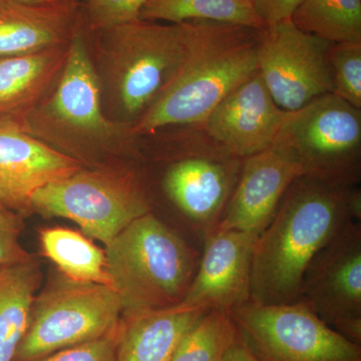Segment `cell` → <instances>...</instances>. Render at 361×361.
<instances>
[{"instance_id":"obj_9","label":"cell","mask_w":361,"mask_h":361,"mask_svg":"<svg viewBox=\"0 0 361 361\" xmlns=\"http://www.w3.org/2000/svg\"><path fill=\"white\" fill-rule=\"evenodd\" d=\"M275 142L293 151L305 175L336 186H360L361 110L336 94L289 111Z\"/></svg>"},{"instance_id":"obj_5","label":"cell","mask_w":361,"mask_h":361,"mask_svg":"<svg viewBox=\"0 0 361 361\" xmlns=\"http://www.w3.org/2000/svg\"><path fill=\"white\" fill-rule=\"evenodd\" d=\"M141 157L161 168L159 189L186 230L185 239L203 250L217 230L243 167L202 127L166 128L139 137Z\"/></svg>"},{"instance_id":"obj_2","label":"cell","mask_w":361,"mask_h":361,"mask_svg":"<svg viewBox=\"0 0 361 361\" xmlns=\"http://www.w3.org/2000/svg\"><path fill=\"white\" fill-rule=\"evenodd\" d=\"M20 129L84 168L141 160L137 137L104 114L82 14L58 82Z\"/></svg>"},{"instance_id":"obj_29","label":"cell","mask_w":361,"mask_h":361,"mask_svg":"<svg viewBox=\"0 0 361 361\" xmlns=\"http://www.w3.org/2000/svg\"><path fill=\"white\" fill-rule=\"evenodd\" d=\"M259 18L266 26L291 21L303 0H252Z\"/></svg>"},{"instance_id":"obj_28","label":"cell","mask_w":361,"mask_h":361,"mask_svg":"<svg viewBox=\"0 0 361 361\" xmlns=\"http://www.w3.org/2000/svg\"><path fill=\"white\" fill-rule=\"evenodd\" d=\"M23 221L11 211L0 212V268L32 257L20 242Z\"/></svg>"},{"instance_id":"obj_13","label":"cell","mask_w":361,"mask_h":361,"mask_svg":"<svg viewBox=\"0 0 361 361\" xmlns=\"http://www.w3.org/2000/svg\"><path fill=\"white\" fill-rule=\"evenodd\" d=\"M303 175L295 154L279 142L245 159L216 231L235 230L259 236L272 221L292 183Z\"/></svg>"},{"instance_id":"obj_32","label":"cell","mask_w":361,"mask_h":361,"mask_svg":"<svg viewBox=\"0 0 361 361\" xmlns=\"http://www.w3.org/2000/svg\"><path fill=\"white\" fill-rule=\"evenodd\" d=\"M59 1L65 2V4H73V6H80V0H59Z\"/></svg>"},{"instance_id":"obj_14","label":"cell","mask_w":361,"mask_h":361,"mask_svg":"<svg viewBox=\"0 0 361 361\" xmlns=\"http://www.w3.org/2000/svg\"><path fill=\"white\" fill-rule=\"evenodd\" d=\"M252 233L216 231L204 245L183 310H226L250 301L252 260L258 239Z\"/></svg>"},{"instance_id":"obj_17","label":"cell","mask_w":361,"mask_h":361,"mask_svg":"<svg viewBox=\"0 0 361 361\" xmlns=\"http://www.w3.org/2000/svg\"><path fill=\"white\" fill-rule=\"evenodd\" d=\"M68 49L70 44L0 58V123L21 127L58 82Z\"/></svg>"},{"instance_id":"obj_24","label":"cell","mask_w":361,"mask_h":361,"mask_svg":"<svg viewBox=\"0 0 361 361\" xmlns=\"http://www.w3.org/2000/svg\"><path fill=\"white\" fill-rule=\"evenodd\" d=\"M238 339L230 311H206L180 338L170 361H224Z\"/></svg>"},{"instance_id":"obj_10","label":"cell","mask_w":361,"mask_h":361,"mask_svg":"<svg viewBox=\"0 0 361 361\" xmlns=\"http://www.w3.org/2000/svg\"><path fill=\"white\" fill-rule=\"evenodd\" d=\"M230 313L240 339L258 361H361V346L301 300L281 305L248 301Z\"/></svg>"},{"instance_id":"obj_16","label":"cell","mask_w":361,"mask_h":361,"mask_svg":"<svg viewBox=\"0 0 361 361\" xmlns=\"http://www.w3.org/2000/svg\"><path fill=\"white\" fill-rule=\"evenodd\" d=\"M82 168L20 128L0 123V203L21 219L33 214L35 192Z\"/></svg>"},{"instance_id":"obj_20","label":"cell","mask_w":361,"mask_h":361,"mask_svg":"<svg viewBox=\"0 0 361 361\" xmlns=\"http://www.w3.org/2000/svg\"><path fill=\"white\" fill-rule=\"evenodd\" d=\"M42 280L39 261L33 256L0 268V361L14 360Z\"/></svg>"},{"instance_id":"obj_33","label":"cell","mask_w":361,"mask_h":361,"mask_svg":"<svg viewBox=\"0 0 361 361\" xmlns=\"http://www.w3.org/2000/svg\"><path fill=\"white\" fill-rule=\"evenodd\" d=\"M7 209L6 208H4V206H2V204L0 203V212H2V211H6ZM9 211V210H8Z\"/></svg>"},{"instance_id":"obj_7","label":"cell","mask_w":361,"mask_h":361,"mask_svg":"<svg viewBox=\"0 0 361 361\" xmlns=\"http://www.w3.org/2000/svg\"><path fill=\"white\" fill-rule=\"evenodd\" d=\"M141 161L82 168L35 192L32 213L65 218L104 246L130 223L152 212Z\"/></svg>"},{"instance_id":"obj_11","label":"cell","mask_w":361,"mask_h":361,"mask_svg":"<svg viewBox=\"0 0 361 361\" xmlns=\"http://www.w3.org/2000/svg\"><path fill=\"white\" fill-rule=\"evenodd\" d=\"M330 44L292 21L261 30L258 71L280 108L297 111L316 97L332 94Z\"/></svg>"},{"instance_id":"obj_22","label":"cell","mask_w":361,"mask_h":361,"mask_svg":"<svg viewBox=\"0 0 361 361\" xmlns=\"http://www.w3.org/2000/svg\"><path fill=\"white\" fill-rule=\"evenodd\" d=\"M140 20L164 23L215 21L262 30L267 28L252 0H149Z\"/></svg>"},{"instance_id":"obj_27","label":"cell","mask_w":361,"mask_h":361,"mask_svg":"<svg viewBox=\"0 0 361 361\" xmlns=\"http://www.w3.org/2000/svg\"><path fill=\"white\" fill-rule=\"evenodd\" d=\"M120 325L108 336L73 348L61 349L35 361H116Z\"/></svg>"},{"instance_id":"obj_30","label":"cell","mask_w":361,"mask_h":361,"mask_svg":"<svg viewBox=\"0 0 361 361\" xmlns=\"http://www.w3.org/2000/svg\"><path fill=\"white\" fill-rule=\"evenodd\" d=\"M224 361H258V360L252 355L251 351L247 348L239 337L238 341L226 355Z\"/></svg>"},{"instance_id":"obj_6","label":"cell","mask_w":361,"mask_h":361,"mask_svg":"<svg viewBox=\"0 0 361 361\" xmlns=\"http://www.w3.org/2000/svg\"><path fill=\"white\" fill-rule=\"evenodd\" d=\"M123 316L169 310L182 302L202 251L153 212L130 223L104 250Z\"/></svg>"},{"instance_id":"obj_19","label":"cell","mask_w":361,"mask_h":361,"mask_svg":"<svg viewBox=\"0 0 361 361\" xmlns=\"http://www.w3.org/2000/svg\"><path fill=\"white\" fill-rule=\"evenodd\" d=\"M205 312L175 306L123 316L116 361H170L180 338Z\"/></svg>"},{"instance_id":"obj_4","label":"cell","mask_w":361,"mask_h":361,"mask_svg":"<svg viewBox=\"0 0 361 361\" xmlns=\"http://www.w3.org/2000/svg\"><path fill=\"white\" fill-rule=\"evenodd\" d=\"M184 63L155 104L132 129L134 137L166 128L202 127L235 87L258 71L261 30L192 20Z\"/></svg>"},{"instance_id":"obj_26","label":"cell","mask_w":361,"mask_h":361,"mask_svg":"<svg viewBox=\"0 0 361 361\" xmlns=\"http://www.w3.org/2000/svg\"><path fill=\"white\" fill-rule=\"evenodd\" d=\"M149 0H80V13L90 33L103 32L140 20Z\"/></svg>"},{"instance_id":"obj_12","label":"cell","mask_w":361,"mask_h":361,"mask_svg":"<svg viewBox=\"0 0 361 361\" xmlns=\"http://www.w3.org/2000/svg\"><path fill=\"white\" fill-rule=\"evenodd\" d=\"M299 300L361 346V222L351 221L317 252L304 273Z\"/></svg>"},{"instance_id":"obj_21","label":"cell","mask_w":361,"mask_h":361,"mask_svg":"<svg viewBox=\"0 0 361 361\" xmlns=\"http://www.w3.org/2000/svg\"><path fill=\"white\" fill-rule=\"evenodd\" d=\"M39 241L45 257L66 279L111 287L104 251L82 233L68 228H44L40 230Z\"/></svg>"},{"instance_id":"obj_15","label":"cell","mask_w":361,"mask_h":361,"mask_svg":"<svg viewBox=\"0 0 361 361\" xmlns=\"http://www.w3.org/2000/svg\"><path fill=\"white\" fill-rule=\"evenodd\" d=\"M288 113L257 71L214 109L203 127L228 153L245 160L274 145Z\"/></svg>"},{"instance_id":"obj_23","label":"cell","mask_w":361,"mask_h":361,"mask_svg":"<svg viewBox=\"0 0 361 361\" xmlns=\"http://www.w3.org/2000/svg\"><path fill=\"white\" fill-rule=\"evenodd\" d=\"M291 21L327 42H361V0H303Z\"/></svg>"},{"instance_id":"obj_31","label":"cell","mask_w":361,"mask_h":361,"mask_svg":"<svg viewBox=\"0 0 361 361\" xmlns=\"http://www.w3.org/2000/svg\"><path fill=\"white\" fill-rule=\"evenodd\" d=\"M0 2H20L28 4H59V0H0Z\"/></svg>"},{"instance_id":"obj_1","label":"cell","mask_w":361,"mask_h":361,"mask_svg":"<svg viewBox=\"0 0 361 361\" xmlns=\"http://www.w3.org/2000/svg\"><path fill=\"white\" fill-rule=\"evenodd\" d=\"M351 221L361 222L360 186H336L307 175L297 178L254 247L251 302L298 301L310 261Z\"/></svg>"},{"instance_id":"obj_18","label":"cell","mask_w":361,"mask_h":361,"mask_svg":"<svg viewBox=\"0 0 361 361\" xmlns=\"http://www.w3.org/2000/svg\"><path fill=\"white\" fill-rule=\"evenodd\" d=\"M80 6L0 2V58L70 44Z\"/></svg>"},{"instance_id":"obj_25","label":"cell","mask_w":361,"mask_h":361,"mask_svg":"<svg viewBox=\"0 0 361 361\" xmlns=\"http://www.w3.org/2000/svg\"><path fill=\"white\" fill-rule=\"evenodd\" d=\"M332 94L361 110V42H331Z\"/></svg>"},{"instance_id":"obj_8","label":"cell","mask_w":361,"mask_h":361,"mask_svg":"<svg viewBox=\"0 0 361 361\" xmlns=\"http://www.w3.org/2000/svg\"><path fill=\"white\" fill-rule=\"evenodd\" d=\"M122 317L120 298L111 286L78 283L59 274L35 296L13 361H35L96 341L118 329Z\"/></svg>"},{"instance_id":"obj_3","label":"cell","mask_w":361,"mask_h":361,"mask_svg":"<svg viewBox=\"0 0 361 361\" xmlns=\"http://www.w3.org/2000/svg\"><path fill=\"white\" fill-rule=\"evenodd\" d=\"M90 44L104 114L132 130L184 63L191 26L137 20L96 33Z\"/></svg>"}]
</instances>
